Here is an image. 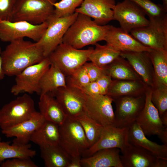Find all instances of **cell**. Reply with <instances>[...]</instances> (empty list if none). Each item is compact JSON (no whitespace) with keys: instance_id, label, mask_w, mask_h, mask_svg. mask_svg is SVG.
<instances>
[{"instance_id":"cell-1","label":"cell","mask_w":167,"mask_h":167,"mask_svg":"<svg viewBox=\"0 0 167 167\" xmlns=\"http://www.w3.org/2000/svg\"><path fill=\"white\" fill-rule=\"evenodd\" d=\"M2 66L5 75L15 76L28 66L38 63L45 57L36 44L17 39L10 42L2 51Z\"/></svg>"},{"instance_id":"cell-2","label":"cell","mask_w":167,"mask_h":167,"mask_svg":"<svg viewBox=\"0 0 167 167\" xmlns=\"http://www.w3.org/2000/svg\"><path fill=\"white\" fill-rule=\"evenodd\" d=\"M110 25H99L90 17L78 13L64 35L62 43L78 49L95 45L104 41Z\"/></svg>"},{"instance_id":"cell-3","label":"cell","mask_w":167,"mask_h":167,"mask_svg":"<svg viewBox=\"0 0 167 167\" xmlns=\"http://www.w3.org/2000/svg\"><path fill=\"white\" fill-rule=\"evenodd\" d=\"M93 48L78 49L62 43L47 57L51 64L56 66L67 77L89 61V55Z\"/></svg>"},{"instance_id":"cell-4","label":"cell","mask_w":167,"mask_h":167,"mask_svg":"<svg viewBox=\"0 0 167 167\" xmlns=\"http://www.w3.org/2000/svg\"><path fill=\"white\" fill-rule=\"evenodd\" d=\"M148 17V25L133 29L130 33L143 45L152 49H167V13Z\"/></svg>"},{"instance_id":"cell-5","label":"cell","mask_w":167,"mask_h":167,"mask_svg":"<svg viewBox=\"0 0 167 167\" xmlns=\"http://www.w3.org/2000/svg\"><path fill=\"white\" fill-rule=\"evenodd\" d=\"M57 0H17L12 21H24L33 24L47 22L54 14Z\"/></svg>"},{"instance_id":"cell-6","label":"cell","mask_w":167,"mask_h":167,"mask_svg":"<svg viewBox=\"0 0 167 167\" xmlns=\"http://www.w3.org/2000/svg\"><path fill=\"white\" fill-rule=\"evenodd\" d=\"M59 128V145L71 157L80 156L89 148L83 129L76 120L67 117Z\"/></svg>"},{"instance_id":"cell-7","label":"cell","mask_w":167,"mask_h":167,"mask_svg":"<svg viewBox=\"0 0 167 167\" xmlns=\"http://www.w3.org/2000/svg\"><path fill=\"white\" fill-rule=\"evenodd\" d=\"M36 111L34 100L24 93L0 109V127L2 130L17 125L30 118Z\"/></svg>"},{"instance_id":"cell-8","label":"cell","mask_w":167,"mask_h":167,"mask_svg":"<svg viewBox=\"0 0 167 167\" xmlns=\"http://www.w3.org/2000/svg\"><path fill=\"white\" fill-rule=\"evenodd\" d=\"M78 13L75 12L66 16L58 17L54 14L47 21V27L37 45L47 57L59 44L69 28L76 19Z\"/></svg>"},{"instance_id":"cell-9","label":"cell","mask_w":167,"mask_h":167,"mask_svg":"<svg viewBox=\"0 0 167 167\" xmlns=\"http://www.w3.org/2000/svg\"><path fill=\"white\" fill-rule=\"evenodd\" d=\"M48 25L47 22L35 25L24 21L1 20L0 40L10 43L27 37L37 42L43 36Z\"/></svg>"},{"instance_id":"cell-10","label":"cell","mask_w":167,"mask_h":167,"mask_svg":"<svg viewBox=\"0 0 167 167\" xmlns=\"http://www.w3.org/2000/svg\"><path fill=\"white\" fill-rule=\"evenodd\" d=\"M82 95L84 112L88 116L104 127L115 126L112 97L107 95L90 96L83 92Z\"/></svg>"},{"instance_id":"cell-11","label":"cell","mask_w":167,"mask_h":167,"mask_svg":"<svg viewBox=\"0 0 167 167\" xmlns=\"http://www.w3.org/2000/svg\"><path fill=\"white\" fill-rule=\"evenodd\" d=\"M112 98L116 106L115 126L119 128L128 127L135 122L144 106L145 93L139 96Z\"/></svg>"},{"instance_id":"cell-12","label":"cell","mask_w":167,"mask_h":167,"mask_svg":"<svg viewBox=\"0 0 167 167\" xmlns=\"http://www.w3.org/2000/svg\"><path fill=\"white\" fill-rule=\"evenodd\" d=\"M50 65L49 59L46 57L25 69L15 76V83L11 88V92L15 96L21 93L38 94L40 80Z\"/></svg>"},{"instance_id":"cell-13","label":"cell","mask_w":167,"mask_h":167,"mask_svg":"<svg viewBox=\"0 0 167 167\" xmlns=\"http://www.w3.org/2000/svg\"><path fill=\"white\" fill-rule=\"evenodd\" d=\"M146 15L144 10L130 0L118 3L113 10V20H117L120 28L128 33L148 25L149 20Z\"/></svg>"},{"instance_id":"cell-14","label":"cell","mask_w":167,"mask_h":167,"mask_svg":"<svg viewBox=\"0 0 167 167\" xmlns=\"http://www.w3.org/2000/svg\"><path fill=\"white\" fill-rule=\"evenodd\" d=\"M152 88L147 87L144 106L135 122L146 136L156 135L159 137L165 131L161 121L158 111L151 100Z\"/></svg>"},{"instance_id":"cell-15","label":"cell","mask_w":167,"mask_h":167,"mask_svg":"<svg viewBox=\"0 0 167 167\" xmlns=\"http://www.w3.org/2000/svg\"><path fill=\"white\" fill-rule=\"evenodd\" d=\"M121 152L123 167H167V160L158 158L147 150L129 143Z\"/></svg>"},{"instance_id":"cell-16","label":"cell","mask_w":167,"mask_h":167,"mask_svg":"<svg viewBox=\"0 0 167 167\" xmlns=\"http://www.w3.org/2000/svg\"><path fill=\"white\" fill-rule=\"evenodd\" d=\"M62 107L67 117L76 119L85 113L83 92L67 85L51 92Z\"/></svg>"},{"instance_id":"cell-17","label":"cell","mask_w":167,"mask_h":167,"mask_svg":"<svg viewBox=\"0 0 167 167\" xmlns=\"http://www.w3.org/2000/svg\"><path fill=\"white\" fill-rule=\"evenodd\" d=\"M128 127L119 128L113 126L104 127L98 141L84 153L88 156L102 149L118 148L122 150L129 144Z\"/></svg>"},{"instance_id":"cell-18","label":"cell","mask_w":167,"mask_h":167,"mask_svg":"<svg viewBox=\"0 0 167 167\" xmlns=\"http://www.w3.org/2000/svg\"><path fill=\"white\" fill-rule=\"evenodd\" d=\"M115 5V0H84L75 12L87 15L99 25H104L113 20Z\"/></svg>"},{"instance_id":"cell-19","label":"cell","mask_w":167,"mask_h":167,"mask_svg":"<svg viewBox=\"0 0 167 167\" xmlns=\"http://www.w3.org/2000/svg\"><path fill=\"white\" fill-rule=\"evenodd\" d=\"M149 52H122L120 56L126 60L147 87L153 88L155 79Z\"/></svg>"},{"instance_id":"cell-20","label":"cell","mask_w":167,"mask_h":167,"mask_svg":"<svg viewBox=\"0 0 167 167\" xmlns=\"http://www.w3.org/2000/svg\"><path fill=\"white\" fill-rule=\"evenodd\" d=\"M45 121L39 112L36 111L30 118L1 131L7 137H15L12 144L25 145L30 141V138L34 132Z\"/></svg>"},{"instance_id":"cell-21","label":"cell","mask_w":167,"mask_h":167,"mask_svg":"<svg viewBox=\"0 0 167 167\" xmlns=\"http://www.w3.org/2000/svg\"><path fill=\"white\" fill-rule=\"evenodd\" d=\"M106 44L122 52H150L152 49L143 45L120 28L110 25L105 39Z\"/></svg>"},{"instance_id":"cell-22","label":"cell","mask_w":167,"mask_h":167,"mask_svg":"<svg viewBox=\"0 0 167 167\" xmlns=\"http://www.w3.org/2000/svg\"><path fill=\"white\" fill-rule=\"evenodd\" d=\"M128 137L130 144L143 148L158 158L167 160V145L149 140L135 122L128 127Z\"/></svg>"},{"instance_id":"cell-23","label":"cell","mask_w":167,"mask_h":167,"mask_svg":"<svg viewBox=\"0 0 167 167\" xmlns=\"http://www.w3.org/2000/svg\"><path fill=\"white\" fill-rule=\"evenodd\" d=\"M118 148L100 150L91 156L81 159L82 166L85 167H123Z\"/></svg>"},{"instance_id":"cell-24","label":"cell","mask_w":167,"mask_h":167,"mask_svg":"<svg viewBox=\"0 0 167 167\" xmlns=\"http://www.w3.org/2000/svg\"><path fill=\"white\" fill-rule=\"evenodd\" d=\"M38 106L39 112L46 120L59 126L62 124L67 117L51 92L40 95Z\"/></svg>"},{"instance_id":"cell-25","label":"cell","mask_w":167,"mask_h":167,"mask_svg":"<svg viewBox=\"0 0 167 167\" xmlns=\"http://www.w3.org/2000/svg\"><path fill=\"white\" fill-rule=\"evenodd\" d=\"M147 87L141 80L112 79L106 95L112 98L126 96H139L145 93Z\"/></svg>"},{"instance_id":"cell-26","label":"cell","mask_w":167,"mask_h":167,"mask_svg":"<svg viewBox=\"0 0 167 167\" xmlns=\"http://www.w3.org/2000/svg\"><path fill=\"white\" fill-rule=\"evenodd\" d=\"M59 140V125L46 120L34 132L30 139L40 148L58 145Z\"/></svg>"},{"instance_id":"cell-27","label":"cell","mask_w":167,"mask_h":167,"mask_svg":"<svg viewBox=\"0 0 167 167\" xmlns=\"http://www.w3.org/2000/svg\"><path fill=\"white\" fill-rule=\"evenodd\" d=\"M67 86L66 77L56 66L52 64L44 72L40 80L38 95L52 92Z\"/></svg>"},{"instance_id":"cell-28","label":"cell","mask_w":167,"mask_h":167,"mask_svg":"<svg viewBox=\"0 0 167 167\" xmlns=\"http://www.w3.org/2000/svg\"><path fill=\"white\" fill-rule=\"evenodd\" d=\"M103 69L112 79L142 80L128 61L120 56Z\"/></svg>"},{"instance_id":"cell-29","label":"cell","mask_w":167,"mask_h":167,"mask_svg":"<svg viewBox=\"0 0 167 167\" xmlns=\"http://www.w3.org/2000/svg\"><path fill=\"white\" fill-rule=\"evenodd\" d=\"M41 156L46 167H67L71 157L59 145L40 148Z\"/></svg>"},{"instance_id":"cell-30","label":"cell","mask_w":167,"mask_h":167,"mask_svg":"<svg viewBox=\"0 0 167 167\" xmlns=\"http://www.w3.org/2000/svg\"><path fill=\"white\" fill-rule=\"evenodd\" d=\"M94 45L95 47L90 54L88 60L102 69L120 56L121 52L109 45H102L97 43Z\"/></svg>"},{"instance_id":"cell-31","label":"cell","mask_w":167,"mask_h":167,"mask_svg":"<svg viewBox=\"0 0 167 167\" xmlns=\"http://www.w3.org/2000/svg\"><path fill=\"white\" fill-rule=\"evenodd\" d=\"M28 143L24 145H10L9 142L0 140V163L6 159L15 158H31L36 152L31 149Z\"/></svg>"},{"instance_id":"cell-32","label":"cell","mask_w":167,"mask_h":167,"mask_svg":"<svg viewBox=\"0 0 167 167\" xmlns=\"http://www.w3.org/2000/svg\"><path fill=\"white\" fill-rule=\"evenodd\" d=\"M149 53L154 70L155 86H167V49H152Z\"/></svg>"},{"instance_id":"cell-33","label":"cell","mask_w":167,"mask_h":167,"mask_svg":"<svg viewBox=\"0 0 167 167\" xmlns=\"http://www.w3.org/2000/svg\"><path fill=\"white\" fill-rule=\"evenodd\" d=\"M75 120L82 126L89 147H91L100 138L104 127L85 113L79 116Z\"/></svg>"},{"instance_id":"cell-34","label":"cell","mask_w":167,"mask_h":167,"mask_svg":"<svg viewBox=\"0 0 167 167\" xmlns=\"http://www.w3.org/2000/svg\"><path fill=\"white\" fill-rule=\"evenodd\" d=\"M112 79L105 72L98 79L89 83L81 90L90 96L106 95Z\"/></svg>"},{"instance_id":"cell-35","label":"cell","mask_w":167,"mask_h":167,"mask_svg":"<svg viewBox=\"0 0 167 167\" xmlns=\"http://www.w3.org/2000/svg\"><path fill=\"white\" fill-rule=\"evenodd\" d=\"M151 100L160 117L167 113V86L156 85L152 88Z\"/></svg>"},{"instance_id":"cell-36","label":"cell","mask_w":167,"mask_h":167,"mask_svg":"<svg viewBox=\"0 0 167 167\" xmlns=\"http://www.w3.org/2000/svg\"><path fill=\"white\" fill-rule=\"evenodd\" d=\"M84 0H61L53 3L54 15L58 17L71 15L75 12L76 9L81 5Z\"/></svg>"},{"instance_id":"cell-37","label":"cell","mask_w":167,"mask_h":167,"mask_svg":"<svg viewBox=\"0 0 167 167\" xmlns=\"http://www.w3.org/2000/svg\"><path fill=\"white\" fill-rule=\"evenodd\" d=\"M67 85L81 90L89 83V77L83 65L71 75L66 77Z\"/></svg>"},{"instance_id":"cell-38","label":"cell","mask_w":167,"mask_h":167,"mask_svg":"<svg viewBox=\"0 0 167 167\" xmlns=\"http://www.w3.org/2000/svg\"><path fill=\"white\" fill-rule=\"evenodd\" d=\"M142 8L149 16H156L163 15L167 11L162 5L156 4L151 0H130Z\"/></svg>"},{"instance_id":"cell-39","label":"cell","mask_w":167,"mask_h":167,"mask_svg":"<svg viewBox=\"0 0 167 167\" xmlns=\"http://www.w3.org/2000/svg\"><path fill=\"white\" fill-rule=\"evenodd\" d=\"M17 0H0V20L12 21Z\"/></svg>"},{"instance_id":"cell-40","label":"cell","mask_w":167,"mask_h":167,"mask_svg":"<svg viewBox=\"0 0 167 167\" xmlns=\"http://www.w3.org/2000/svg\"><path fill=\"white\" fill-rule=\"evenodd\" d=\"M1 167H38L30 158H15L8 159L1 164Z\"/></svg>"},{"instance_id":"cell-41","label":"cell","mask_w":167,"mask_h":167,"mask_svg":"<svg viewBox=\"0 0 167 167\" xmlns=\"http://www.w3.org/2000/svg\"><path fill=\"white\" fill-rule=\"evenodd\" d=\"M83 65L89 77L91 82L97 80L105 73L103 69L91 62H87Z\"/></svg>"},{"instance_id":"cell-42","label":"cell","mask_w":167,"mask_h":167,"mask_svg":"<svg viewBox=\"0 0 167 167\" xmlns=\"http://www.w3.org/2000/svg\"><path fill=\"white\" fill-rule=\"evenodd\" d=\"M80 156L71 157V161L67 167H81L82 165Z\"/></svg>"},{"instance_id":"cell-43","label":"cell","mask_w":167,"mask_h":167,"mask_svg":"<svg viewBox=\"0 0 167 167\" xmlns=\"http://www.w3.org/2000/svg\"><path fill=\"white\" fill-rule=\"evenodd\" d=\"M2 51L1 48L0 47V80L3 79L6 75L2 66Z\"/></svg>"},{"instance_id":"cell-44","label":"cell","mask_w":167,"mask_h":167,"mask_svg":"<svg viewBox=\"0 0 167 167\" xmlns=\"http://www.w3.org/2000/svg\"><path fill=\"white\" fill-rule=\"evenodd\" d=\"M163 5L162 6L164 9L167 11V0H162Z\"/></svg>"}]
</instances>
